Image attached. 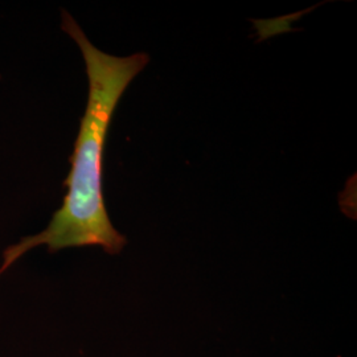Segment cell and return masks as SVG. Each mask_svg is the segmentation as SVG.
I'll return each mask as SVG.
<instances>
[{
  "mask_svg": "<svg viewBox=\"0 0 357 357\" xmlns=\"http://www.w3.org/2000/svg\"><path fill=\"white\" fill-rule=\"evenodd\" d=\"M61 26L82 52L89 81L85 114L70 156V172L64 181L66 195L45 229L4 250L0 275L40 245H45L50 253L68 248L101 246L106 253L118 255L128 243L113 227L103 202V149L116 105L150 57L146 53L116 57L100 51L66 11H63Z\"/></svg>",
  "mask_w": 357,
  "mask_h": 357,
  "instance_id": "1",
  "label": "cell"
}]
</instances>
